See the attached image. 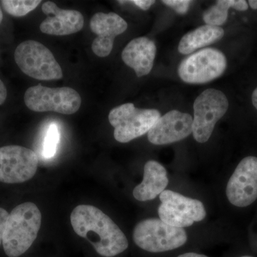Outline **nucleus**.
I'll return each instance as SVG.
<instances>
[{
    "label": "nucleus",
    "mask_w": 257,
    "mask_h": 257,
    "mask_svg": "<svg viewBox=\"0 0 257 257\" xmlns=\"http://www.w3.org/2000/svg\"><path fill=\"white\" fill-rule=\"evenodd\" d=\"M90 29L96 37L92 42V50L96 56L105 57L112 50L115 37L127 29V23L116 13H99L93 15Z\"/></svg>",
    "instance_id": "13"
},
{
    "label": "nucleus",
    "mask_w": 257,
    "mask_h": 257,
    "mask_svg": "<svg viewBox=\"0 0 257 257\" xmlns=\"http://www.w3.org/2000/svg\"><path fill=\"white\" fill-rule=\"evenodd\" d=\"M15 62L22 72L38 80H56L63 77L62 69L53 54L40 42L28 40L15 52Z\"/></svg>",
    "instance_id": "5"
},
{
    "label": "nucleus",
    "mask_w": 257,
    "mask_h": 257,
    "mask_svg": "<svg viewBox=\"0 0 257 257\" xmlns=\"http://www.w3.org/2000/svg\"><path fill=\"white\" fill-rule=\"evenodd\" d=\"M70 221L76 234L88 240L101 256H115L128 248V240L119 226L94 206H77Z\"/></svg>",
    "instance_id": "1"
},
{
    "label": "nucleus",
    "mask_w": 257,
    "mask_h": 257,
    "mask_svg": "<svg viewBox=\"0 0 257 257\" xmlns=\"http://www.w3.org/2000/svg\"><path fill=\"white\" fill-rule=\"evenodd\" d=\"M42 10L47 18L40 24V29L47 35H72L80 31L84 27V17L77 10L60 9L50 1L42 5Z\"/></svg>",
    "instance_id": "14"
},
{
    "label": "nucleus",
    "mask_w": 257,
    "mask_h": 257,
    "mask_svg": "<svg viewBox=\"0 0 257 257\" xmlns=\"http://www.w3.org/2000/svg\"><path fill=\"white\" fill-rule=\"evenodd\" d=\"M241 257H252V256H241Z\"/></svg>",
    "instance_id": "29"
},
{
    "label": "nucleus",
    "mask_w": 257,
    "mask_h": 257,
    "mask_svg": "<svg viewBox=\"0 0 257 257\" xmlns=\"http://www.w3.org/2000/svg\"><path fill=\"white\" fill-rule=\"evenodd\" d=\"M229 108L226 95L215 89H208L199 94L194 103L193 137L199 143L210 138L214 126Z\"/></svg>",
    "instance_id": "7"
},
{
    "label": "nucleus",
    "mask_w": 257,
    "mask_h": 257,
    "mask_svg": "<svg viewBox=\"0 0 257 257\" xmlns=\"http://www.w3.org/2000/svg\"><path fill=\"white\" fill-rule=\"evenodd\" d=\"M160 117L157 109H139L132 103L116 106L108 116L114 128L115 140L120 143H127L148 133Z\"/></svg>",
    "instance_id": "4"
},
{
    "label": "nucleus",
    "mask_w": 257,
    "mask_h": 257,
    "mask_svg": "<svg viewBox=\"0 0 257 257\" xmlns=\"http://www.w3.org/2000/svg\"><path fill=\"white\" fill-rule=\"evenodd\" d=\"M226 65V57L221 51L203 49L182 60L178 74L184 82L189 84H204L222 75Z\"/></svg>",
    "instance_id": "8"
},
{
    "label": "nucleus",
    "mask_w": 257,
    "mask_h": 257,
    "mask_svg": "<svg viewBox=\"0 0 257 257\" xmlns=\"http://www.w3.org/2000/svg\"><path fill=\"white\" fill-rule=\"evenodd\" d=\"M60 142V133L55 124H51L47 132L43 147V155L46 158H52L57 152V145Z\"/></svg>",
    "instance_id": "20"
},
{
    "label": "nucleus",
    "mask_w": 257,
    "mask_h": 257,
    "mask_svg": "<svg viewBox=\"0 0 257 257\" xmlns=\"http://www.w3.org/2000/svg\"><path fill=\"white\" fill-rule=\"evenodd\" d=\"M135 243L145 251L165 252L181 247L187 242L183 228L166 224L160 219L152 218L140 221L134 229Z\"/></svg>",
    "instance_id": "3"
},
{
    "label": "nucleus",
    "mask_w": 257,
    "mask_h": 257,
    "mask_svg": "<svg viewBox=\"0 0 257 257\" xmlns=\"http://www.w3.org/2000/svg\"><path fill=\"white\" fill-rule=\"evenodd\" d=\"M224 35V30L220 27L204 25L186 34L182 37L179 42V52L183 55H189L197 49L219 41Z\"/></svg>",
    "instance_id": "17"
},
{
    "label": "nucleus",
    "mask_w": 257,
    "mask_h": 257,
    "mask_svg": "<svg viewBox=\"0 0 257 257\" xmlns=\"http://www.w3.org/2000/svg\"><path fill=\"white\" fill-rule=\"evenodd\" d=\"M233 8L238 11H246L248 4L245 0H219L216 5L206 10L203 14V20L207 25L219 27L226 23L228 11Z\"/></svg>",
    "instance_id": "18"
},
{
    "label": "nucleus",
    "mask_w": 257,
    "mask_h": 257,
    "mask_svg": "<svg viewBox=\"0 0 257 257\" xmlns=\"http://www.w3.org/2000/svg\"><path fill=\"white\" fill-rule=\"evenodd\" d=\"M231 204L246 207L257 199V157H245L240 162L226 187Z\"/></svg>",
    "instance_id": "11"
},
{
    "label": "nucleus",
    "mask_w": 257,
    "mask_h": 257,
    "mask_svg": "<svg viewBox=\"0 0 257 257\" xmlns=\"http://www.w3.org/2000/svg\"><path fill=\"white\" fill-rule=\"evenodd\" d=\"M248 3L252 9L257 10V0H249Z\"/></svg>",
    "instance_id": "27"
},
{
    "label": "nucleus",
    "mask_w": 257,
    "mask_h": 257,
    "mask_svg": "<svg viewBox=\"0 0 257 257\" xmlns=\"http://www.w3.org/2000/svg\"><path fill=\"white\" fill-rule=\"evenodd\" d=\"M178 257H208L206 256V255L204 254H199V253H183V254L179 255Z\"/></svg>",
    "instance_id": "25"
},
{
    "label": "nucleus",
    "mask_w": 257,
    "mask_h": 257,
    "mask_svg": "<svg viewBox=\"0 0 257 257\" xmlns=\"http://www.w3.org/2000/svg\"><path fill=\"white\" fill-rule=\"evenodd\" d=\"M24 100L30 110L36 112L55 111L63 114H74L82 104L80 95L72 88H50L40 84L28 88Z\"/></svg>",
    "instance_id": "6"
},
{
    "label": "nucleus",
    "mask_w": 257,
    "mask_h": 257,
    "mask_svg": "<svg viewBox=\"0 0 257 257\" xmlns=\"http://www.w3.org/2000/svg\"><path fill=\"white\" fill-rule=\"evenodd\" d=\"M38 157L26 147L10 145L0 148V182L23 183L36 174Z\"/></svg>",
    "instance_id": "10"
},
{
    "label": "nucleus",
    "mask_w": 257,
    "mask_h": 257,
    "mask_svg": "<svg viewBox=\"0 0 257 257\" xmlns=\"http://www.w3.org/2000/svg\"><path fill=\"white\" fill-rule=\"evenodd\" d=\"M8 92L4 83L0 79V105L5 102L7 99Z\"/></svg>",
    "instance_id": "24"
},
{
    "label": "nucleus",
    "mask_w": 257,
    "mask_h": 257,
    "mask_svg": "<svg viewBox=\"0 0 257 257\" xmlns=\"http://www.w3.org/2000/svg\"><path fill=\"white\" fill-rule=\"evenodd\" d=\"M156 52L155 42L147 37H139L125 47L121 58L126 65L135 70L138 77H141L151 72Z\"/></svg>",
    "instance_id": "15"
},
{
    "label": "nucleus",
    "mask_w": 257,
    "mask_h": 257,
    "mask_svg": "<svg viewBox=\"0 0 257 257\" xmlns=\"http://www.w3.org/2000/svg\"><path fill=\"white\" fill-rule=\"evenodd\" d=\"M158 214L161 220L176 227L184 228L200 221L207 215L204 204L197 199L165 190L160 195Z\"/></svg>",
    "instance_id": "9"
},
{
    "label": "nucleus",
    "mask_w": 257,
    "mask_h": 257,
    "mask_svg": "<svg viewBox=\"0 0 257 257\" xmlns=\"http://www.w3.org/2000/svg\"><path fill=\"white\" fill-rule=\"evenodd\" d=\"M193 117L177 110L161 116L149 131V141L153 145H164L180 141L192 133Z\"/></svg>",
    "instance_id": "12"
},
{
    "label": "nucleus",
    "mask_w": 257,
    "mask_h": 257,
    "mask_svg": "<svg viewBox=\"0 0 257 257\" xmlns=\"http://www.w3.org/2000/svg\"><path fill=\"white\" fill-rule=\"evenodd\" d=\"M41 221L36 204L25 202L17 206L5 224L3 246L7 256L19 257L26 252L37 239Z\"/></svg>",
    "instance_id": "2"
},
{
    "label": "nucleus",
    "mask_w": 257,
    "mask_h": 257,
    "mask_svg": "<svg viewBox=\"0 0 257 257\" xmlns=\"http://www.w3.org/2000/svg\"><path fill=\"white\" fill-rule=\"evenodd\" d=\"M192 1L189 0H164L162 3L175 10L178 14L185 15L188 12Z\"/></svg>",
    "instance_id": "21"
},
{
    "label": "nucleus",
    "mask_w": 257,
    "mask_h": 257,
    "mask_svg": "<svg viewBox=\"0 0 257 257\" xmlns=\"http://www.w3.org/2000/svg\"><path fill=\"white\" fill-rule=\"evenodd\" d=\"M128 3H133L139 7L140 9L148 10L151 8L152 5L155 3L154 0H133V1H127Z\"/></svg>",
    "instance_id": "23"
},
{
    "label": "nucleus",
    "mask_w": 257,
    "mask_h": 257,
    "mask_svg": "<svg viewBox=\"0 0 257 257\" xmlns=\"http://www.w3.org/2000/svg\"><path fill=\"white\" fill-rule=\"evenodd\" d=\"M9 213L3 208H0V246L3 244V234H4V230L5 224L8 220Z\"/></svg>",
    "instance_id": "22"
},
{
    "label": "nucleus",
    "mask_w": 257,
    "mask_h": 257,
    "mask_svg": "<svg viewBox=\"0 0 257 257\" xmlns=\"http://www.w3.org/2000/svg\"><path fill=\"white\" fill-rule=\"evenodd\" d=\"M168 183L165 167L156 161H149L144 168L143 182L134 189V197L140 202L152 200L165 190Z\"/></svg>",
    "instance_id": "16"
},
{
    "label": "nucleus",
    "mask_w": 257,
    "mask_h": 257,
    "mask_svg": "<svg viewBox=\"0 0 257 257\" xmlns=\"http://www.w3.org/2000/svg\"><path fill=\"white\" fill-rule=\"evenodd\" d=\"M41 3L40 0H3L1 2L5 12L17 18L28 15L36 9Z\"/></svg>",
    "instance_id": "19"
},
{
    "label": "nucleus",
    "mask_w": 257,
    "mask_h": 257,
    "mask_svg": "<svg viewBox=\"0 0 257 257\" xmlns=\"http://www.w3.org/2000/svg\"><path fill=\"white\" fill-rule=\"evenodd\" d=\"M3 11H2L1 8H0V24L2 23V22H3Z\"/></svg>",
    "instance_id": "28"
},
{
    "label": "nucleus",
    "mask_w": 257,
    "mask_h": 257,
    "mask_svg": "<svg viewBox=\"0 0 257 257\" xmlns=\"http://www.w3.org/2000/svg\"><path fill=\"white\" fill-rule=\"evenodd\" d=\"M251 99H252V104L256 108L257 110V87L254 89L252 93V96H251Z\"/></svg>",
    "instance_id": "26"
}]
</instances>
